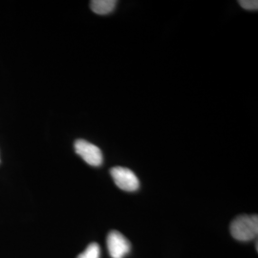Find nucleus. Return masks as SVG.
Returning <instances> with one entry per match:
<instances>
[{"label": "nucleus", "instance_id": "f257e3e1", "mask_svg": "<svg viewBox=\"0 0 258 258\" xmlns=\"http://www.w3.org/2000/svg\"><path fill=\"white\" fill-rule=\"evenodd\" d=\"M231 233L238 241L248 242L257 237V215H241L231 224Z\"/></svg>", "mask_w": 258, "mask_h": 258}, {"label": "nucleus", "instance_id": "f03ea898", "mask_svg": "<svg viewBox=\"0 0 258 258\" xmlns=\"http://www.w3.org/2000/svg\"><path fill=\"white\" fill-rule=\"evenodd\" d=\"M110 174L116 185L124 191H136L140 187V181L136 174L126 167L115 166L111 168Z\"/></svg>", "mask_w": 258, "mask_h": 258}, {"label": "nucleus", "instance_id": "7ed1b4c3", "mask_svg": "<svg viewBox=\"0 0 258 258\" xmlns=\"http://www.w3.org/2000/svg\"><path fill=\"white\" fill-rule=\"evenodd\" d=\"M75 151L79 156L90 166H100L103 162L102 150L97 146L85 140H77L75 142Z\"/></svg>", "mask_w": 258, "mask_h": 258}, {"label": "nucleus", "instance_id": "20e7f679", "mask_svg": "<svg viewBox=\"0 0 258 258\" xmlns=\"http://www.w3.org/2000/svg\"><path fill=\"white\" fill-rule=\"evenodd\" d=\"M106 242L111 258H124L131 250L130 242L120 231H110Z\"/></svg>", "mask_w": 258, "mask_h": 258}, {"label": "nucleus", "instance_id": "39448f33", "mask_svg": "<svg viewBox=\"0 0 258 258\" xmlns=\"http://www.w3.org/2000/svg\"><path fill=\"white\" fill-rule=\"evenodd\" d=\"M115 0H93L90 2L91 10L97 15H108L116 8Z\"/></svg>", "mask_w": 258, "mask_h": 258}, {"label": "nucleus", "instance_id": "423d86ee", "mask_svg": "<svg viewBox=\"0 0 258 258\" xmlns=\"http://www.w3.org/2000/svg\"><path fill=\"white\" fill-rule=\"evenodd\" d=\"M77 258H101V248L97 243H91Z\"/></svg>", "mask_w": 258, "mask_h": 258}, {"label": "nucleus", "instance_id": "0eeeda50", "mask_svg": "<svg viewBox=\"0 0 258 258\" xmlns=\"http://www.w3.org/2000/svg\"><path fill=\"white\" fill-rule=\"evenodd\" d=\"M240 6L245 10L256 11L258 9L257 0H240Z\"/></svg>", "mask_w": 258, "mask_h": 258}]
</instances>
